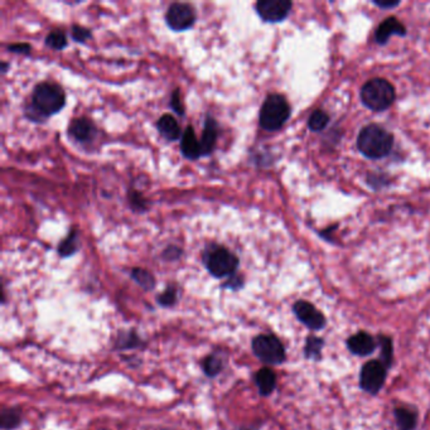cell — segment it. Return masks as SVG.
I'll return each mask as SVG.
<instances>
[{
	"instance_id": "obj_1",
	"label": "cell",
	"mask_w": 430,
	"mask_h": 430,
	"mask_svg": "<svg viewBox=\"0 0 430 430\" xmlns=\"http://www.w3.org/2000/svg\"><path fill=\"white\" fill-rule=\"evenodd\" d=\"M66 95L58 84L45 81L40 82L32 94V110L40 118H48L64 109Z\"/></svg>"
},
{
	"instance_id": "obj_2",
	"label": "cell",
	"mask_w": 430,
	"mask_h": 430,
	"mask_svg": "<svg viewBox=\"0 0 430 430\" xmlns=\"http://www.w3.org/2000/svg\"><path fill=\"white\" fill-rule=\"evenodd\" d=\"M392 145L394 138L390 132L375 124L363 128L357 138L358 149L371 159L384 158L390 153Z\"/></svg>"
},
{
	"instance_id": "obj_3",
	"label": "cell",
	"mask_w": 430,
	"mask_h": 430,
	"mask_svg": "<svg viewBox=\"0 0 430 430\" xmlns=\"http://www.w3.org/2000/svg\"><path fill=\"white\" fill-rule=\"evenodd\" d=\"M290 116V106L287 98L279 94H271L265 98L264 103L260 110V127L266 132L279 130Z\"/></svg>"
},
{
	"instance_id": "obj_4",
	"label": "cell",
	"mask_w": 430,
	"mask_h": 430,
	"mask_svg": "<svg viewBox=\"0 0 430 430\" xmlns=\"http://www.w3.org/2000/svg\"><path fill=\"white\" fill-rule=\"evenodd\" d=\"M203 263L215 278H225L235 274L239 268V259L229 249L220 245H210L203 253Z\"/></svg>"
},
{
	"instance_id": "obj_5",
	"label": "cell",
	"mask_w": 430,
	"mask_h": 430,
	"mask_svg": "<svg viewBox=\"0 0 430 430\" xmlns=\"http://www.w3.org/2000/svg\"><path fill=\"white\" fill-rule=\"evenodd\" d=\"M362 103L373 111L386 110L395 100V89L389 81L373 79L365 84L361 90Z\"/></svg>"
},
{
	"instance_id": "obj_6",
	"label": "cell",
	"mask_w": 430,
	"mask_h": 430,
	"mask_svg": "<svg viewBox=\"0 0 430 430\" xmlns=\"http://www.w3.org/2000/svg\"><path fill=\"white\" fill-rule=\"evenodd\" d=\"M253 351L259 360L269 365H279L285 360L284 346L271 334H261L254 339Z\"/></svg>"
},
{
	"instance_id": "obj_7",
	"label": "cell",
	"mask_w": 430,
	"mask_h": 430,
	"mask_svg": "<svg viewBox=\"0 0 430 430\" xmlns=\"http://www.w3.org/2000/svg\"><path fill=\"white\" fill-rule=\"evenodd\" d=\"M386 368L387 367L381 361L367 362L366 365L362 367L361 378H360L362 390L376 395L384 386L386 373H387Z\"/></svg>"
},
{
	"instance_id": "obj_8",
	"label": "cell",
	"mask_w": 430,
	"mask_h": 430,
	"mask_svg": "<svg viewBox=\"0 0 430 430\" xmlns=\"http://www.w3.org/2000/svg\"><path fill=\"white\" fill-rule=\"evenodd\" d=\"M166 22L168 27L176 32L187 30L195 24V8L186 3H173L166 11Z\"/></svg>"
},
{
	"instance_id": "obj_9",
	"label": "cell",
	"mask_w": 430,
	"mask_h": 430,
	"mask_svg": "<svg viewBox=\"0 0 430 430\" xmlns=\"http://www.w3.org/2000/svg\"><path fill=\"white\" fill-rule=\"evenodd\" d=\"M292 6V3L288 0H260L255 8L259 17L264 22L278 23L288 17Z\"/></svg>"
},
{
	"instance_id": "obj_10",
	"label": "cell",
	"mask_w": 430,
	"mask_h": 430,
	"mask_svg": "<svg viewBox=\"0 0 430 430\" xmlns=\"http://www.w3.org/2000/svg\"><path fill=\"white\" fill-rule=\"evenodd\" d=\"M293 310L299 321L313 331H318L326 326V318L313 304L308 303L305 300H299L294 304Z\"/></svg>"
},
{
	"instance_id": "obj_11",
	"label": "cell",
	"mask_w": 430,
	"mask_h": 430,
	"mask_svg": "<svg viewBox=\"0 0 430 430\" xmlns=\"http://www.w3.org/2000/svg\"><path fill=\"white\" fill-rule=\"evenodd\" d=\"M347 347L353 355L368 356L376 349V342L368 333L358 332L351 336L347 341Z\"/></svg>"
},
{
	"instance_id": "obj_12",
	"label": "cell",
	"mask_w": 430,
	"mask_h": 430,
	"mask_svg": "<svg viewBox=\"0 0 430 430\" xmlns=\"http://www.w3.org/2000/svg\"><path fill=\"white\" fill-rule=\"evenodd\" d=\"M69 135L81 143L90 142L96 134V128L92 121L86 118H79L71 121L69 128Z\"/></svg>"
},
{
	"instance_id": "obj_13",
	"label": "cell",
	"mask_w": 430,
	"mask_h": 430,
	"mask_svg": "<svg viewBox=\"0 0 430 430\" xmlns=\"http://www.w3.org/2000/svg\"><path fill=\"white\" fill-rule=\"evenodd\" d=\"M181 150H182V154L187 159H197V158L202 157L201 144L196 137L195 129L191 125L186 128V130L182 134Z\"/></svg>"
},
{
	"instance_id": "obj_14",
	"label": "cell",
	"mask_w": 430,
	"mask_h": 430,
	"mask_svg": "<svg viewBox=\"0 0 430 430\" xmlns=\"http://www.w3.org/2000/svg\"><path fill=\"white\" fill-rule=\"evenodd\" d=\"M217 123L211 116H207L205 127H203V132H202V138L200 140L202 155H210L213 153L216 142H217Z\"/></svg>"
},
{
	"instance_id": "obj_15",
	"label": "cell",
	"mask_w": 430,
	"mask_h": 430,
	"mask_svg": "<svg viewBox=\"0 0 430 430\" xmlns=\"http://www.w3.org/2000/svg\"><path fill=\"white\" fill-rule=\"evenodd\" d=\"M407 35V29L402 26V22H399L396 18L391 17L385 19L383 23L380 24L379 28L376 30V40L380 45H385L391 35Z\"/></svg>"
},
{
	"instance_id": "obj_16",
	"label": "cell",
	"mask_w": 430,
	"mask_h": 430,
	"mask_svg": "<svg viewBox=\"0 0 430 430\" xmlns=\"http://www.w3.org/2000/svg\"><path fill=\"white\" fill-rule=\"evenodd\" d=\"M157 129H158V132H161L162 137L169 142H174L181 138V135H182V130L179 128L178 121L171 114L162 115L157 121Z\"/></svg>"
},
{
	"instance_id": "obj_17",
	"label": "cell",
	"mask_w": 430,
	"mask_h": 430,
	"mask_svg": "<svg viewBox=\"0 0 430 430\" xmlns=\"http://www.w3.org/2000/svg\"><path fill=\"white\" fill-rule=\"evenodd\" d=\"M255 383L258 385L261 395L268 396L274 391L276 385V376L273 370L261 368L255 375Z\"/></svg>"
},
{
	"instance_id": "obj_18",
	"label": "cell",
	"mask_w": 430,
	"mask_h": 430,
	"mask_svg": "<svg viewBox=\"0 0 430 430\" xmlns=\"http://www.w3.org/2000/svg\"><path fill=\"white\" fill-rule=\"evenodd\" d=\"M396 424L400 430H414L417 426V413L405 407H397L395 410Z\"/></svg>"
},
{
	"instance_id": "obj_19",
	"label": "cell",
	"mask_w": 430,
	"mask_h": 430,
	"mask_svg": "<svg viewBox=\"0 0 430 430\" xmlns=\"http://www.w3.org/2000/svg\"><path fill=\"white\" fill-rule=\"evenodd\" d=\"M79 250V240H77V232L71 231L69 236L64 239L60 247H58V254L62 258H69L71 255H74Z\"/></svg>"
},
{
	"instance_id": "obj_20",
	"label": "cell",
	"mask_w": 430,
	"mask_h": 430,
	"mask_svg": "<svg viewBox=\"0 0 430 430\" xmlns=\"http://www.w3.org/2000/svg\"><path fill=\"white\" fill-rule=\"evenodd\" d=\"M21 423V412L18 409H4L0 415L3 429H14Z\"/></svg>"
},
{
	"instance_id": "obj_21",
	"label": "cell",
	"mask_w": 430,
	"mask_h": 430,
	"mask_svg": "<svg viewBox=\"0 0 430 430\" xmlns=\"http://www.w3.org/2000/svg\"><path fill=\"white\" fill-rule=\"evenodd\" d=\"M132 278L144 290H152L155 287L154 276H152L148 270L135 268L132 269Z\"/></svg>"
},
{
	"instance_id": "obj_22",
	"label": "cell",
	"mask_w": 430,
	"mask_h": 430,
	"mask_svg": "<svg viewBox=\"0 0 430 430\" xmlns=\"http://www.w3.org/2000/svg\"><path fill=\"white\" fill-rule=\"evenodd\" d=\"M46 45L48 47H51L53 50H57V51H62L64 48L67 47V37L64 35V30L61 29H55L51 30L46 37Z\"/></svg>"
},
{
	"instance_id": "obj_23",
	"label": "cell",
	"mask_w": 430,
	"mask_h": 430,
	"mask_svg": "<svg viewBox=\"0 0 430 430\" xmlns=\"http://www.w3.org/2000/svg\"><path fill=\"white\" fill-rule=\"evenodd\" d=\"M324 341L318 337H308L305 342V357L310 360H319L321 357L322 349H323Z\"/></svg>"
},
{
	"instance_id": "obj_24",
	"label": "cell",
	"mask_w": 430,
	"mask_h": 430,
	"mask_svg": "<svg viewBox=\"0 0 430 430\" xmlns=\"http://www.w3.org/2000/svg\"><path fill=\"white\" fill-rule=\"evenodd\" d=\"M328 120H329V118L324 111L316 110L313 114L310 115V121H308L310 130H315V132L323 130L324 128L327 127Z\"/></svg>"
},
{
	"instance_id": "obj_25",
	"label": "cell",
	"mask_w": 430,
	"mask_h": 430,
	"mask_svg": "<svg viewBox=\"0 0 430 430\" xmlns=\"http://www.w3.org/2000/svg\"><path fill=\"white\" fill-rule=\"evenodd\" d=\"M203 371L210 378L216 376L222 371V361L216 356H208L203 361Z\"/></svg>"
},
{
	"instance_id": "obj_26",
	"label": "cell",
	"mask_w": 430,
	"mask_h": 430,
	"mask_svg": "<svg viewBox=\"0 0 430 430\" xmlns=\"http://www.w3.org/2000/svg\"><path fill=\"white\" fill-rule=\"evenodd\" d=\"M380 346L383 349V355H381V362L385 366L390 367L391 361H392V344L389 337H381L380 339Z\"/></svg>"
},
{
	"instance_id": "obj_27",
	"label": "cell",
	"mask_w": 430,
	"mask_h": 430,
	"mask_svg": "<svg viewBox=\"0 0 430 430\" xmlns=\"http://www.w3.org/2000/svg\"><path fill=\"white\" fill-rule=\"evenodd\" d=\"M158 302L163 307H172L173 304L177 302V289L174 287L166 288L158 297Z\"/></svg>"
},
{
	"instance_id": "obj_28",
	"label": "cell",
	"mask_w": 430,
	"mask_h": 430,
	"mask_svg": "<svg viewBox=\"0 0 430 430\" xmlns=\"http://www.w3.org/2000/svg\"><path fill=\"white\" fill-rule=\"evenodd\" d=\"M129 198H130V205H132L134 210H138V211H144L147 210L148 207V202L144 198L142 193H139L137 191H130L129 193Z\"/></svg>"
},
{
	"instance_id": "obj_29",
	"label": "cell",
	"mask_w": 430,
	"mask_h": 430,
	"mask_svg": "<svg viewBox=\"0 0 430 430\" xmlns=\"http://www.w3.org/2000/svg\"><path fill=\"white\" fill-rule=\"evenodd\" d=\"M71 33H72V38H74L76 42H80V43L86 42V40H89V38L91 37L90 29L85 28V27H81V26H77V24H75V26L72 27Z\"/></svg>"
},
{
	"instance_id": "obj_30",
	"label": "cell",
	"mask_w": 430,
	"mask_h": 430,
	"mask_svg": "<svg viewBox=\"0 0 430 430\" xmlns=\"http://www.w3.org/2000/svg\"><path fill=\"white\" fill-rule=\"evenodd\" d=\"M171 108L178 115H184L183 103H182V98H181V94L178 89L173 91L172 98H171Z\"/></svg>"
},
{
	"instance_id": "obj_31",
	"label": "cell",
	"mask_w": 430,
	"mask_h": 430,
	"mask_svg": "<svg viewBox=\"0 0 430 430\" xmlns=\"http://www.w3.org/2000/svg\"><path fill=\"white\" fill-rule=\"evenodd\" d=\"M181 254H182V250L177 247H168L166 250H164V253H163V256L166 260H176V259L179 258L181 256Z\"/></svg>"
},
{
	"instance_id": "obj_32",
	"label": "cell",
	"mask_w": 430,
	"mask_h": 430,
	"mask_svg": "<svg viewBox=\"0 0 430 430\" xmlns=\"http://www.w3.org/2000/svg\"><path fill=\"white\" fill-rule=\"evenodd\" d=\"M8 50L14 53H22V55H29L30 53V46L27 43H16L8 46Z\"/></svg>"
},
{
	"instance_id": "obj_33",
	"label": "cell",
	"mask_w": 430,
	"mask_h": 430,
	"mask_svg": "<svg viewBox=\"0 0 430 430\" xmlns=\"http://www.w3.org/2000/svg\"><path fill=\"white\" fill-rule=\"evenodd\" d=\"M241 285H242V281H241L240 276H235V274L231 276V279L225 284V287H229L231 289H237Z\"/></svg>"
},
{
	"instance_id": "obj_34",
	"label": "cell",
	"mask_w": 430,
	"mask_h": 430,
	"mask_svg": "<svg viewBox=\"0 0 430 430\" xmlns=\"http://www.w3.org/2000/svg\"><path fill=\"white\" fill-rule=\"evenodd\" d=\"M375 4H376V6H385V8H389V6H397V3H396V1H394V3H379V1H376V3H375Z\"/></svg>"
},
{
	"instance_id": "obj_35",
	"label": "cell",
	"mask_w": 430,
	"mask_h": 430,
	"mask_svg": "<svg viewBox=\"0 0 430 430\" xmlns=\"http://www.w3.org/2000/svg\"><path fill=\"white\" fill-rule=\"evenodd\" d=\"M6 69H8V64H6V62H3V64H1V72H3V74L6 72Z\"/></svg>"
}]
</instances>
